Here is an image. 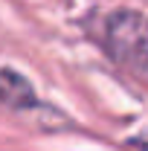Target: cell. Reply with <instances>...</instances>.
<instances>
[{
  "label": "cell",
  "mask_w": 148,
  "mask_h": 151,
  "mask_svg": "<svg viewBox=\"0 0 148 151\" xmlns=\"http://www.w3.org/2000/svg\"><path fill=\"white\" fill-rule=\"evenodd\" d=\"M131 145H134V148H139V151H148V134L134 137V139H131Z\"/></svg>",
  "instance_id": "3"
},
{
  "label": "cell",
  "mask_w": 148,
  "mask_h": 151,
  "mask_svg": "<svg viewBox=\"0 0 148 151\" xmlns=\"http://www.w3.org/2000/svg\"><path fill=\"white\" fill-rule=\"evenodd\" d=\"M102 44L119 67L148 81V18L142 12H111L102 26Z\"/></svg>",
  "instance_id": "1"
},
{
  "label": "cell",
  "mask_w": 148,
  "mask_h": 151,
  "mask_svg": "<svg viewBox=\"0 0 148 151\" xmlns=\"http://www.w3.org/2000/svg\"><path fill=\"white\" fill-rule=\"evenodd\" d=\"M3 105L9 111H26V108L38 105L35 93H32V84L23 76H18L12 67L3 70Z\"/></svg>",
  "instance_id": "2"
}]
</instances>
